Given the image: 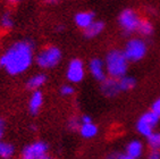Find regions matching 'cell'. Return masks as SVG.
I'll return each mask as SVG.
<instances>
[{
	"instance_id": "obj_28",
	"label": "cell",
	"mask_w": 160,
	"mask_h": 159,
	"mask_svg": "<svg viewBox=\"0 0 160 159\" xmlns=\"http://www.w3.org/2000/svg\"><path fill=\"white\" fill-rule=\"evenodd\" d=\"M9 1H10L12 3H18L19 0H9Z\"/></svg>"
},
{
	"instance_id": "obj_1",
	"label": "cell",
	"mask_w": 160,
	"mask_h": 159,
	"mask_svg": "<svg viewBox=\"0 0 160 159\" xmlns=\"http://www.w3.org/2000/svg\"><path fill=\"white\" fill-rule=\"evenodd\" d=\"M33 61V46L28 41L14 43L0 57V67L10 75H18L28 69Z\"/></svg>"
},
{
	"instance_id": "obj_3",
	"label": "cell",
	"mask_w": 160,
	"mask_h": 159,
	"mask_svg": "<svg viewBox=\"0 0 160 159\" xmlns=\"http://www.w3.org/2000/svg\"><path fill=\"white\" fill-rule=\"evenodd\" d=\"M62 60V51L58 47L49 46L41 50L37 56V64L41 68L49 69L56 67Z\"/></svg>"
},
{
	"instance_id": "obj_5",
	"label": "cell",
	"mask_w": 160,
	"mask_h": 159,
	"mask_svg": "<svg viewBox=\"0 0 160 159\" xmlns=\"http://www.w3.org/2000/svg\"><path fill=\"white\" fill-rule=\"evenodd\" d=\"M159 119V117L151 110L148 113H144L136 123V131L141 135L148 138L151 133H153V130L157 126Z\"/></svg>"
},
{
	"instance_id": "obj_14",
	"label": "cell",
	"mask_w": 160,
	"mask_h": 159,
	"mask_svg": "<svg viewBox=\"0 0 160 159\" xmlns=\"http://www.w3.org/2000/svg\"><path fill=\"white\" fill-rule=\"evenodd\" d=\"M105 28V24H103V22H100V21H93L91 24L88 26V28H84V35L86 38H94L97 35L101 33L102 31Z\"/></svg>"
},
{
	"instance_id": "obj_6",
	"label": "cell",
	"mask_w": 160,
	"mask_h": 159,
	"mask_svg": "<svg viewBox=\"0 0 160 159\" xmlns=\"http://www.w3.org/2000/svg\"><path fill=\"white\" fill-rule=\"evenodd\" d=\"M140 21H141V18L139 17L138 13H135L132 9L123 10L119 17H118V22H119L120 26L123 28V30L126 33H132V32L138 31Z\"/></svg>"
},
{
	"instance_id": "obj_18",
	"label": "cell",
	"mask_w": 160,
	"mask_h": 159,
	"mask_svg": "<svg viewBox=\"0 0 160 159\" xmlns=\"http://www.w3.org/2000/svg\"><path fill=\"white\" fill-rule=\"evenodd\" d=\"M14 152H15V149L12 144L0 140V158H12Z\"/></svg>"
},
{
	"instance_id": "obj_22",
	"label": "cell",
	"mask_w": 160,
	"mask_h": 159,
	"mask_svg": "<svg viewBox=\"0 0 160 159\" xmlns=\"http://www.w3.org/2000/svg\"><path fill=\"white\" fill-rule=\"evenodd\" d=\"M1 26H2L3 28H6V30L12 28V17H10L9 14H5V15L2 16V18H1Z\"/></svg>"
},
{
	"instance_id": "obj_4",
	"label": "cell",
	"mask_w": 160,
	"mask_h": 159,
	"mask_svg": "<svg viewBox=\"0 0 160 159\" xmlns=\"http://www.w3.org/2000/svg\"><path fill=\"white\" fill-rule=\"evenodd\" d=\"M124 54L128 61H139L147 55V44L141 39H132L125 46Z\"/></svg>"
},
{
	"instance_id": "obj_20",
	"label": "cell",
	"mask_w": 160,
	"mask_h": 159,
	"mask_svg": "<svg viewBox=\"0 0 160 159\" xmlns=\"http://www.w3.org/2000/svg\"><path fill=\"white\" fill-rule=\"evenodd\" d=\"M148 143L151 149L160 150V133H151L148 136Z\"/></svg>"
},
{
	"instance_id": "obj_23",
	"label": "cell",
	"mask_w": 160,
	"mask_h": 159,
	"mask_svg": "<svg viewBox=\"0 0 160 159\" xmlns=\"http://www.w3.org/2000/svg\"><path fill=\"white\" fill-rule=\"evenodd\" d=\"M60 93H62L64 97H68V95H72L74 93V88L69 84H65L60 88Z\"/></svg>"
},
{
	"instance_id": "obj_9",
	"label": "cell",
	"mask_w": 160,
	"mask_h": 159,
	"mask_svg": "<svg viewBox=\"0 0 160 159\" xmlns=\"http://www.w3.org/2000/svg\"><path fill=\"white\" fill-rule=\"evenodd\" d=\"M89 70L91 75H92L97 81L99 82H102L103 80L106 79V66H105V63L101 60V59H98V58H94L92 60L90 61L89 64Z\"/></svg>"
},
{
	"instance_id": "obj_10",
	"label": "cell",
	"mask_w": 160,
	"mask_h": 159,
	"mask_svg": "<svg viewBox=\"0 0 160 159\" xmlns=\"http://www.w3.org/2000/svg\"><path fill=\"white\" fill-rule=\"evenodd\" d=\"M101 91L106 97H110V98L116 97L120 92L119 84H118V79H115V77H111V76L109 79L106 77L101 82Z\"/></svg>"
},
{
	"instance_id": "obj_7",
	"label": "cell",
	"mask_w": 160,
	"mask_h": 159,
	"mask_svg": "<svg viewBox=\"0 0 160 159\" xmlns=\"http://www.w3.org/2000/svg\"><path fill=\"white\" fill-rule=\"evenodd\" d=\"M48 146L44 142H34L23 149L22 157L24 159H46L48 158Z\"/></svg>"
},
{
	"instance_id": "obj_16",
	"label": "cell",
	"mask_w": 160,
	"mask_h": 159,
	"mask_svg": "<svg viewBox=\"0 0 160 159\" xmlns=\"http://www.w3.org/2000/svg\"><path fill=\"white\" fill-rule=\"evenodd\" d=\"M80 133L83 138L91 139L97 135V133H98V127H97L96 124H93L92 122L82 123L80 127Z\"/></svg>"
},
{
	"instance_id": "obj_8",
	"label": "cell",
	"mask_w": 160,
	"mask_h": 159,
	"mask_svg": "<svg viewBox=\"0 0 160 159\" xmlns=\"http://www.w3.org/2000/svg\"><path fill=\"white\" fill-rule=\"evenodd\" d=\"M84 75H85V68L83 61L80 59H73L68 65L66 72L67 80L72 83H80L84 79Z\"/></svg>"
},
{
	"instance_id": "obj_11",
	"label": "cell",
	"mask_w": 160,
	"mask_h": 159,
	"mask_svg": "<svg viewBox=\"0 0 160 159\" xmlns=\"http://www.w3.org/2000/svg\"><path fill=\"white\" fill-rule=\"evenodd\" d=\"M142 152H143V146L140 141L135 140L129 142L128 146L126 147V152L124 155L118 156V158L123 159H138L141 157Z\"/></svg>"
},
{
	"instance_id": "obj_12",
	"label": "cell",
	"mask_w": 160,
	"mask_h": 159,
	"mask_svg": "<svg viewBox=\"0 0 160 159\" xmlns=\"http://www.w3.org/2000/svg\"><path fill=\"white\" fill-rule=\"evenodd\" d=\"M94 21V14L91 12H81L75 16V23L80 28H88Z\"/></svg>"
},
{
	"instance_id": "obj_15",
	"label": "cell",
	"mask_w": 160,
	"mask_h": 159,
	"mask_svg": "<svg viewBox=\"0 0 160 159\" xmlns=\"http://www.w3.org/2000/svg\"><path fill=\"white\" fill-rule=\"evenodd\" d=\"M47 82V76L44 74H37L32 76L31 79L26 82V88L28 90H39L42 85H44V83Z\"/></svg>"
},
{
	"instance_id": "obj_26",
	"label": "cell",
	"mask_w": 160,
	"mask_h": 159,
	"mask_svg": "<svg viewBox=\"0 0 160 159\" xmlns=\"http://www.w3.org/2000/svg\"><path fill=\"white\" fill-rule=\"evenodd\" d=\"M3 133H5V122L0 118V140H1V138H2Z\"/></svg>"
},
{
	"instance_id": "obj_25",
	"label": "cell",
	"mask_w": 160,
	"mask_h": 159,
	"mask_svg": "<svg viewBox=\"0 0 160 159\" xmlns=\"http://www.w3.org/2000/svg\"><path fill=\"white\" fill-rule=\"evenodd\" d=\"M149 158L151 159H160V150L151 149V152L149 155Z\"/></svg>"
},
{
	"instance_id": "obj_13",
	"label": "cell",
	"mask_w": 160,
	"mask_h": 159,
	"mask_svg": "<svg viewBox=\"0 0 160 159\" xmlns=\"http://www.w3.org/2000/svg\"><path fill=\"white\" fill-rule=\"evenodd\" d=\"M43 104V95L42 92L39 91V90H34L33 95H32L31 99H30V102H28V108H30V111H31L33 115L39 113L41 106Z\"/></svg>"
},
{
	"instance_id": "obj_27",
	"label": "cell",
	"mask_w": 160,
	"mask_h": 159,
	"mask_svg": "<svg viewBox=\"0 0 160 159\" xmlns=\"http://www.w3.org/2000/svg\"><path fill=\"white\" fill-rule=\"evenodd\" d=\"M81 122L82 123H89V122H92V119H91V117L88 116V115H84V116L81 117Z\"/></svg>"
},
{
	"instance_id": "obj_17",
	"label": "cell",
	"mask_w": 160,
	"mask_h": 159,
	"mask_svg": "<svg viewBox=\"0 0 160 159\" xmlns=\"http://www.w3.org/2000/svg\"><path fill=\"white\" fill-rule=\"evenodd\" d=\"M118 84H119L120 91H128V90H132L135 86L136 81L132 76L124 75V76L118 79Z\"/></svg>"
},
{
	"instance_id": "obj_21",
	"label": "cell",
	"mask_w": 160,
	"mask_h": 159,
	"mask_svg": "<svg viewBox=\"0 0 160 159\" xmlns=\"http://www.w3.org/2000/svg\"><path fill=\"white\" fill-rule=\"evenodd\" d=\"M81 118H77V117H72L68 122V129L72 130V131H76V130H80L81 127Z\"/></svg>"
},
{
	"instance_id": "obj_19",
	"label": "cell",
	"mask_w": 160,
	"mask_h": 159,
	"mask_svg": "<svg viewBox=\"0 0 160 159\" xmlns=\"http://www.w3.org/2000/svg\"><path fill=\"white\" fill-rule=\"evenodd\" d=\"M138 31H139L142 35L148 37V35H151L152 32H153V25L151 24L148 19H141L139 28H138Z\"/></svg>"
},
{
	"instance_id": "obj_24",
	"label": "cell",
	"mask_w": 160,
	"mask_h": 159,
	"mask_svg": "<svg viewBox=\"0 0 160 159\" xmlns=\"http://www.w3.org/2000/svg\"><path fill=\"white\" fill-rule=\"evenodd\" d=\"M151 111H153V113L160 118V98L157 99V100L152 104V106H151Z\"/></svg>"
},
{
	"instance_id": "obj_2",
	"label": "cell",
	"mask_w": 160,
	"mask_h": 159,
	"mask_svg": "<svg viewBox=\"0 0 160 159\" xmlns=\"http://www.w3.org/2000/svg\"><path fill=\"white\" fill-rule=\"evenodd\" d=\"M105 66L109 76L119 79L126 75L128 69V60L124 51L120 50H111L106 56Z\"/></svg>"
}]
</instances>
